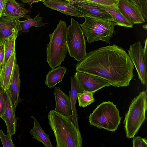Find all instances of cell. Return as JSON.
<instances>
[{
    "label": "cell",
    "instance_id": "cell-30",
    "mask_svg": "<svg viewBox=\"0 0 147 147\" xmlns=\"http://www.w3.org/2000/svg\"><path fill=\"white\" fill-rule=\"evenodd\" d=\"M4 40H0V71L3 66L5 57Z\"/></svg>",
    "mask_w": 147,
    "mask_h": 147
},
{
    "label": "cell",
    "instance_id": "cell-11",
    "mask_svg": "<svg viewBox=\"0 0 147 147\" xmlns=\"http://www.w3.org/2000/svg\"><path fill=\"white\" fill-rule=\"evenodd\" d=\"M117 6L124 17L133 25L145 22L141 11L129 0H119Z\"/></svg>",
    "mask_w": 147,
    "mask_h": 147
},
{
    "label": "cell",
    "instance_id": "cell-23",
    "mask_svg": "<svg viewBox=\"0 0 147 147\" xmlns=\"http://www.w3.org/2000/svg\"><path fill=\"white\" fill-rule=\"evenodd\" d=\"M19 32V31L14 32L4 40L5 57L2 68L5 66L11 55L16 51L15 43Z\"/></svg>",
    "mask_w": 147,
    "mask_h": 147
},
{
    "label": "cell",
    "instance_id": "cell-27",
    "mask_svg": "<svg viewBox=\"0 0 147 147\" xmlns=\"http://www.w3.org/2000/svg\"><path fill=\"white\" fill-rule=\"evenodd\" d=\"M0 138L3 147H14L11 137L7 134L5 135L3 131L0 129Z\"/></svg>",
    "mask_w": 147,
    "mask_h": 147
},
{
    "label": "cell",
    "instance_id": "cell-12",
    "mask_svg": "<svg viewBox=\"0 0 147 147\" xmlns=\"http://www.w3.org/2000/svg\"><path fill=\"white\" fill-rule=\"evenodd\" d=\"M5 107L4 114L1 118L5 122L7 134L11 137L16 132L17 119L15 115V110L8 90H5Z\"/></svg>",
    "mask_w": 147,
    "mask_h": 147
},
{
    "label": "cell",
    "instance_id": "cell-7",
    "mask_svg": "<svg viewBox=\"0 0 147 147\" xmlns=\"http://www.w3.org/2000/svg\"><path fill=\"white\" fill-rule=\"evenodd\" d=\"M66 43L69 55L79 62L86 56V44L83 31L78 22L72 18L67 28Z\"/></svg>",
    "mask_w": 147,
    "mask_h": 147
},
{
    "label": "cell",
    "instance_id": "cell-5",
    "mask_svg": "<svg viewBox=\"0 0 147 147\" xmlns=\"http://www.w3.org/2000/svg\"><path fill=\"white\" fill-rule=\"evenodd\" d=\"M89 118L90 125L112 132L117 129L122 119L116 105L110 101L98 106Z\"/></svg>",
    "mask_w": 147,
    "mask_h": 147
},
{
    "label": "cell",
    "instance_id": "cell-35",
    "mask_svg": "<svg viewBox=\"0 0 147 147\" xmlns=\"http://www.w3.org/2000/svg\"><path fill=\"white\" fill-rule=\"evenodd\" d=\"M143 27L146 30H147V24H145L143 25Z\"/></svg>",
    "mask_w": 147,
    "mask_h": 147
},
{
    "label": "cell",
    "instance_id": "cell-32",
    "mask_svg": "<svg viewBox=\"0 0 147 147\" xmlns=\"http://www.w3.org/2000/svg\"><path fill=\"white\" fill-rule=\"evenodd\" d=\"M22 3H27L31 7L32 6V4L34 3H37L38 1H42L43 0H20Z\"/></svg>",
    "mask_w": 147,
    "mask_h": 147
},
{
    "label": "cell",
    "instance_id": "cell-25",
    "mask_svg": "<svg viewBox=\"0 0 147 147\" xmlns=\"http://www.w3.org/2000/svg\"><path fill=\"white\" fill-rule=\"evenodd\" d=\"M94 92H84L77 93L79 106L83 108L93 103L95 100L93 96Z\"/></svg>",
    "mask_w": 147,
    "mask_h": 147
},
{
    "label": "cell",
    "instance_id": "cell-17",
    "mask_svg": "<svg viewBox=\"0 0 147 147\" xmlns=\"http://www.w3.org/2000/svg\"><path fill=\"white\" fill-rule=\"evenodd\" d=\"M17 64L16 52L13 53L5 66L0 71V79L5 90H8Z\"/></svg>",
    "mask_w": 147,
    "mask_h": 147
},
{
    "label": "cell",
    "instance_id": "cell-33",
    "mask_svg": "<svg viewBox=\"0 0 147 147\" xmlns=\"http://www.w3.org/2000/svg\"><path fill=\"white\" fill-rule=\"evenodd\" d=\"M140 10L142 13V9L140 3V0H129Z\"/></svg>",
    "mask_w": 147,
    "mask_h": 147
},
{
    "label": "cell",
    "instance_id": "cell-18",
    "mask_svg": "<svg viewBox=\"0 0 147 147\" xmlns=\"http://www.w3.org/2000/svg\"><path fill=\"white\" fill-rule=\"evenodd\" d=\"M21 81L20 78V68L17 63L8 89L11 99L15 110L21 100L19 96Z\"/></svg>",
    "mask_w": 147,
    "mask_h": 147
},
{
    "label": "cell",
    "instance_id": "cell-16",
    "mask_svg": "<svg viewBox=\"0 0 147 147\" xmlns=\"http://www.w3.org/2000/svg\"><path fill=\"white\" fill-rule=\"evenodd\" d=\"M19 20L6 17H0V40H5L14 32L21 30Z\"/></svg>",
    "mask_w": 147,
    "mask_h": 147
},
{
    "label": "cell",
    "instance_id": "cell-34",
    "mask_svg": "<svg viewBox=\"0 0 147 147\" xmlns=\"http://www.w3.org/2000/svg\"><path fill=\"white\" fill-rule=\"evenodd\" d=\"M5 1L6 0H0V17L1 16Z\"/></svg>",
    "mask_w": 147,
    "mask_h": 147
},
{
    "label": "cell",
    "instance_id": "cell-20",
    "mask_svg": "<svg viewBox=\"0 0 147 147\" xmlns=\"http://www.w3.org/2000/svg\"><path fill=\"white\" fill-rule=\"evenodd\" d=\"M67 71V68L65 66H60L52 69L46 76L45 84L50 88H54L62 81Z\"/></svg>",
    "mask_w": 147,
    "mask_h": 147
},
{
    "label": "cell",
    "instance_id": "cell-21",
    "mask_svg": "<svg viewBox=\"0 0 147 147\" xmlns=\"http://www.w3.org/2000/svg\"><path fill=\"white\" fill-rule=\"evenodd\" d=\"M71 89L69 91V98L70 100L72 120L76 127L79 129L78 125V119L77 111L76 107V100L77 99V93H79V89L78 84L75 78L71 77Z\"/></svg>",
    "mask_w": 147,
    "mask_h": 147
},
{
    "label": "cell",
    "instance_id": "cell-29",
    "mask_svg": "<svg viewBox=\"0 0 147 147\" xmlns=\"http://www.w3.org/2000/svg\"><path fill=\"white\" fill-rule=\"evenodd\" d=\"M5 107V90L3 87L0 88V117L3 115Z\"/></svg>",
    "mask_w": 147,
    "mask_h": 147
},
{
    "label": "cell",
    "instance_id": "cell-3",
    "mask_svg": "<svg viewBox=\"0 0 147 147\" xmlns=\"http://www.w3.org/2000/svg\"><path fill=\"white\" fill-rule=\"evenodd\" d=\"M67 30L66 22L60 20L53 32L49 34L50 41L47 45V62L52 69L60 66L68 52Z\"/></svg>",
    "mask_w": 147,
    "mask_h": 147
},
{
    "label": "cell",
    "instance_id": "cell-28",
    "mask_svg": "<svg viewBox=\"0 0 147 147\" xmlns=\"http://www.w3.org/2000/svg\"><path fill=\"white\" fill-rule=\"evenodd\" d=\"M132 141L133 147H146L147 140L146 138H142L140 136L134 137Z\"/></svg>",
    "mask_w": 147,
    "mask_h": 147
},
{
    "label": "cell",
    "instance_id": "cell-6",
    "mask_svg": "<svg viewBox=\"0 0 147 147\" xmlns=\"http://www.w3.org/2000/svg\"><path fill=\"white\" fill-rule=\"evenodd\" d=\"M85 21L80 24L88 43L98 40L110 44V40L115 32L116 24L112 21L98 20L85 17Z\"/></svg>",
    "mask_w": 147,
    "mask_h": 147
},
{
    "label": "cell",
    "instance_id": "cell-22",
    "mask_svg": "<svg viewBox=\"0 0 147 147\" xmlns=\"http://www.w3.org/2000/svg\"><path fill=\"white\" fill-rule=\"evenodd\" d=\"M33 119L34 126L30 130V133L33 138L43 144L46 147H53L49 136L46 134L42 129L36 118L31 116Z\"/></svg>",
    "mask_w": 147,
    "mask_h": 147
},
{
    "label": "cell",
    "instance_id": "cell-10",
    "mask_svg": "<svg viewBox=\"0 0 147 147\" xmlns=\"http://www.w3.org/2000/svg\"><path fill=\"white\" fill-rule=\"evenodd\" d=\"M82 12L85 17L113 21L111 15L104 9L94 4L80 2H69Z\"/></svg>",
    "mask_w": 147,
    "mask_h": 147
},
{
    "label": "cell",
    "instance_id": "cell-36",
    "mask_svg": "<svg viewBox=\"0 0 147 147\" xmlns=\"http://www.w3.org/2000/svg\"><path fill=\"white\" fill-rule=\"evenodd\" d=\"M1 87H3V86H2V83L1 82V81L0 79V88Z\"/></svg>",
    "mask_w": 147,
    "mask_h": 147
},
{
    "label": "cell",
    "instance_id": "cell-9",
    "mask_svg": "<svg viewBox=\"0 0 147 147\" xmlns=\"http://www.w3.org/2000/svg\"><path fill=\"white\" fill-rule=\"evenodd\" d=\"M78 85L79 93L94 92L111 85L108 80L99 76L84 72L77 71L73 76Z\"/></svg>",
    "mask_w": 147,
    "mask_h": 147
},
{
    "label": "cell",
    "instance_id": "cell-1",
    "mask_svg": "<svg viewBox=\"0 0 147 147\" xmlns=\"http://www.w3.org/2000/svg\"><path fill=\"white\" fill-rule=\"evenodd\" d=\"M134 66L124 49L114 44L87 53L76 70L102 78L114 86L125 87L133 78Z\"/></svg>",
    "mask_w": 147,
    "mask_h": 147
},
{
    "label": "cell",
    "instance_id": "cell-19",
    "mask_svg": "<svg viewBox=\"0 0 147 147\" xmlns=\"http://www.w3.org/2000/svg\"><path fill=\"white\" fill-rule=\"evenodd\" d=\"M92 4L101 7L108 13L111 16L113 21L115 23L116 25L126 28L133 27V24L127 20L120 12L118 8L117 4L106 5Z\"/></svg>",
    "mask_w": 147,
    "mask_h": 147
},
{
    "label": "cell",
    "instance_id": "cell-14",
    "mask_svg": "<svg viewBox=\"0 0 147 147\" xmlns=\"http://www.w3.org/2000/svg\"><path fill=\"white\" fill-rule=\"evenodd\" d=\"M24 6L15 0H6L1 16L19 20L25 17L30 12V10L24 8Z\"/></svg>",
    "mask_w": 147,
    "mask_h": 147
},
{
    "label": "cell",
    "instance_id": "cell-13",
    "mask_svg": "<svg viewBox=\"0 0 147 147\" xmlns=\"http://www.w3.org/2000/svg\"><path fill=\"white\" fill-rule=\"evenodd\" d=\"M42 2L44 5L49 8L66 15L78 18L85 17L82 12L75 8L69 2L62 0H43Z\"/></svg>",
    "mask_w": 147,
    "mask_h": 147
},
{
    "label": "cell",
    "instance_id": "cell-8",
    "mask_svg": "<svg viewBox=\"0 0 147 147\" xmlns=\"http://www.w3.org/2000/svg\"><path fill=\"white\" fill-rule=\"evenodd\" d=\"M143 48L140 41L130 45L127 51L135 66L138 78L143 85L147 82V38Z\"/></svg>",
    "mask_w": 147,
    "mask_h": 147
},
{
    "label": "cell",
    "instance_id": "cell-26",
    "mask_svg": "<svg viewBox=\"0 0 147 147\" xmlns=\"http://www.w3.org/2000/svg\"><path fill=\"white\" fill-rule=\"evenodd\" d=\"M68 2H80L102 5H112L117 4L119 0H62Z\"/></svg>",
    "mask_w": 147,
    "mask_h": 147
},
{
    "label": "cell",
    "instance_id": "cell-31",
    "mask_svg": "<svg viewBox=\"0 0 147 147\" xmlns=\"http://www.w3.org/2000/svg\"><path fill=\"white\" fill-rule=\"evenodd\" d=\"M142 13L144 17L147 19V0H140Z\"/></svg>",
    "mask_w": 147,
    "mask_h": 147
},
{
    "label": "cell",
    "instance_id": "cell-4",
    "mask_svg": "<svg viewBox=\"0 0 147 147\" xmlns=\"http://www.w3.org/2000/svg\"><path fill=\"white\" fill-rule=\"evenodd\" d=\"M147 90L142 91L132 100L125 116L123 123L126 137L133 138L146 118Z\"/></svg>",
    "mask_w": 147,
    "mask_h": 147
},
{
    "label": "cell",
    "instance_id": "cell-15",
    "mask_svg": "<svg viewBox=\"0 0 147 147\" xmlns=\"http://www.w3.org/2000/svg\"><path fill=\"white\" fill-rule=\"evenodd\" d=\"M55 100L54 110L65 116L71 115L72 111L69 97L59 87H55L54 91Z\"/></svg>",
    "mask_w": 147,
    "mask_h": 147
},
{
    "label": "cell",
    "instance_id": "cell-24",
    "mask_svg": "<svg viewBox=\"0 0 147 147\" xmlns=\"http://www.w3.org/2000/svg\"><path fill=\"white\" fill-rule=\"evenodd\" d=\"M43 18L40 16L38 13L36 17L34 18H28L24 21L19 20L21 30L19 32L18 35L21 34L23 32H28L30 28L32 27H40L47 23L42 22Z\"/></svg>",
    "mask_w": 147,
    "mask_h": 147
},
{
    "label": "cell",
    "instance_id": "cell-2",
    "mask_svg": "<svg viewBox=\"0 0 147 147\" xmlns=\"http://www.w3.org/2000/svg\"><path fill=\"white\" fill-rule=\"evenodd\" d=\"M49 123L53 131L57 147H82V139L79 129L71 116H65L51 110L48 115Z\"/></svg>",
    "mask_w": 147,
    "mask_h": 147
}]
</instances>
